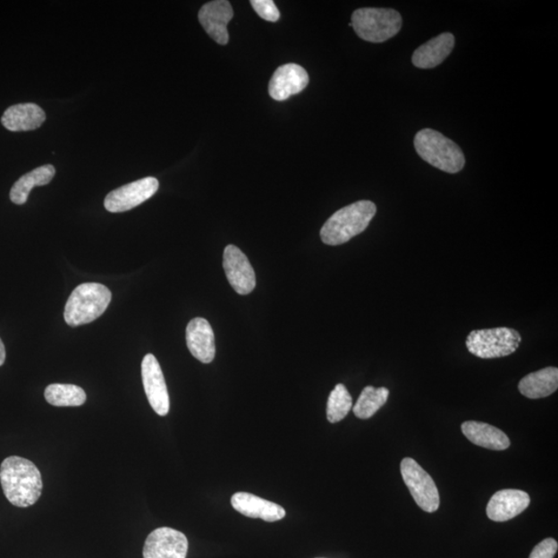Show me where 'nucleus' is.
<instances>
[{
    "label": "nucleus",
    "instance_id": "1a4fd4ad",
    "mask_svg": "<svg viewBox=\"0 0 558 558\" xmlns=\"http://www.w3.org/2000/svg\"><path fill=\"white\" fill-rule=\"evenodd\" d=\"M188 537L182 531L159 528L152 531L144 544V558H186Z\"/></svg>",
    "mask_w": 558,
    "mask_h": 558
},
{
    "label": "nucleus",
    "instance_id": "7ed1b4c3",
    "mask_svg": "<svg viewBox=\"0 0 558 558\" xmlns=\"http://www.w3.org/2000/svg\"><path fill=\"white\" fill-rule=\"evenodd\" d=\"M417 154L425 162L443 172L455 174L465 165V157L460 146L440 131L424 129L414 140Z\"/></svg>",
    "mask_w": 558,
    "mask_h": 558
},
{
    "label": "nucleus",
    "instance_id": "5701e85b",
    "mask_svg": "<svg viewBox=\"0 0 558 558\" xmlns=\"http://www.w3.org/2000/svg\"><path fill=\"white\" fill-rule=\"evenodd\" d=\"M389 394V390L385 387H365L353 409L355 416L362 420L375 416L386 404Z\"/></svg>",
    "mask_w": 558,
    "mask_h": 558
},
{
    "label": "nucleus",
    "instance_id": "9d476101",
    "mask_svg": "<svg viewBox=\"0 0 558 558\" xmlns=\"http://www.w3.org/2000/svg\"><path fill=\"white\" fill-rule=\"evenodd\" d=\"M142 381L146 396L159 416H167L170 410V398L161 365L156 358L148 354L142 361Z\"/></svg>",
    "mask_w": 558,
    "mask_h": 558
},
{
    "label": "nucleus",
    "instance_id": "0eeeda50",
    "mask_svg": "<svg viewBox=\"0 0 558 558\" xmlns=\"http://www.w3.org/2000/svg\"><path fill=\"white\" fill-rule=\"evenodd\" d=\"M402 479L414 501L423 511L435 513L440 508L441 498L433 478L413 458H404L401 463Z\"/></svg>",
    "mask_w": 558,
    "mask_h": 558
},
{
    "label": "nucleus",
    "instance_id": "bb28decb",
    "mask_svg": "<svg viewBox=\"0 0 558 558\" xmlns=\"http://www.w3.org/2000/svg\"><path fill=\"white\" fill-rule=\"evenodd\" d=\"M5 361V348L2 340H0V367L4 365Z\"/></svg>",
    "mask_w": 558,
    "mask_h": 558
},
{
    "label": "nucleus",
    "instance_id": "39448f33",
    "mask_svg": "<svg viewBox=\"0 0 558 558\" xmlns=\"http://www.w3.org/2000/svg\"><path fill=\"white\" fill-rule=\"evenodd\" d=\"M351 24L364 41L384 43L401 31L402 17L392 9L364 8L353 13Z\"/></svg>",
    "mask_w": 558,
    "mask_h": 558
},
{
    "label": "nucleus",
    "instance_id": "a878e982",
    "mask_svg": "<svg viewBox=\"0 0 558 558\" xmlns=\"http://www.w3.org/2000/svg\"><path fill=\"white\" fill-rule=\"evenodd\" d=\"M558 549L557 541L553 537L545 539L531 551L529 558H554Z\"/></svg>",
    "mask_w": 558,
    "mask_h": 558
},
{
    "label": "nucleus",
    "instance_id": "393cba45",
    "mask_svg": "<svg viewBox=\"0 0 558 558\" xmlns=\"http://www.w3.org/2000/svg\"><path fill=\"white\" fill-rule=\"evenodd\" d=\"M250 4L257 14L268 22H276L281 18L274 0H251Z\"/></svg>",
    "mask_w": 558,
    "mask_h": 558
},
{
    "label": "nucleus",
    "instance_id": "4468645a",
    "mask_svg": "<svg viewBox=\"0 0 558 558\" xmlns=\"http://www.w3.org/2000/svg\"><path fill=\"white\" fill-rule=\"evenodd\" d=\"M530 503V497L523 490L503 489L497 491L490 498L486 513L490 520L504 522L513 520L526 511Z\"/></svg>",
    "mask_w": 558,
    "mask_h": 558
},
{
    "label": "nucleus",
    "instance_id": "ddd939ff",
    "mask_svg": "<svg viewBox=\"0 0 558 558\" xmlns=\"http://www.w3.org/2000/svg\"><path fill=\"white\" fill-rule=\"evenodd\" d=\"M232 16L234 11L227 0H215L204 4L198 15L205 31L219 45L229 42L228 24Z\"/></svg>",
    "mask_w": 558,
    "mask_h": 558
},
{
    "label": "nucleus",
    "instance_id": "2eb2a0df",
    "mask_svg": "<svg viewBox=\"0 0 558 558\" xmlns=\"http://www.w3.org/2000/svg\"><path fill=\"white\" fill-rule=\"evenodd\" d=\"M186 343L197 360L208 364L215 360L216 342L214 330L203 317L192 318L186 327Z\"/></svg>",
    "mask_w": 558,
    "mask_h": 558
},
{
    "label": "nucleus",
    "instance_id": "9b49d317",
    "mask_svg": "<svg viewBox=\"0 0 558 558\" xmlns=\"http://www.w3.org/2000/svg\"><path fill=\"white\" fill-rule=\"evenodd\" d=\"M224 269L232 288L239 295H249L256 288V274L247 256L235 245L224 251Z\"/></svg>",
    "mask_w": 558,
    "mask_h": 558
},
{
    "label": "nucleus",
    "instance_id": "6e6552de",
    "mask_svg": "<svg viewBox=\"0 0 558 558\" xmlns=\"http://www.w3.org/2000/svg\"><path fill=\"white\" fill-rule=\"evenodd\" d=\"M158 186V181L154 177H146L123 185L106 197L105 207L112 214L129 211L156 195Z\"/></svg>",
    "mask_w": 558,
    "mask_h": 558
},
{
    "label": "nucleus",
    "instance_id": "4be33fe9",
    "mask_svg": "<svg viewBox=\"0 0 558 558\" xmlns=\"http://www.w3.org/2000/svg\"><path fill=\"white\" fill-rule=\"evenodd\" d=\"M45 398L55 407H80L86 402V393L75 385L52 384L46 388Z\"/></svg>",
    "mask_w": 558,
    "mask_h": 558
},
{
    "label": "nucleus",
    "instance_id": "f257e3e1",
    "mask_svg": "<svg viewBox=\"0 0 558 558\" xmlns=\"http://www.w3.org/2000/svg\"><path fill=\"white\" fill-rule=\"evenodd\" d=\"M0 483L5 497L19 508L32 506L42 495L41 471L23 457L5 458L0 465Z\"/></svg>",
    "mask_w": 558,
    "mask_h": 558
},
{
    "label": "nucleus",
    "instance_id": "dca6fc26",
    "mask_svg": "<svg viewBox=\"0 0 558 558\" xmlns=\"http://www.w3.org/2000/svg\"><path fill=\"white\" fill-rule=\"evenodd\" d=\"M231 503L239 513L255 520L275 522L285 516L284 509L279 504L248 493L235 494Z\"/></svg>",
    "mask_w": 558,
    "mask_h": 558
},
{
    "label": "nucleus",
    "instance_id": "20e7f679",
    "mask_svg": "<svg viewBox=\"0 0 558 558\" xmlns=\"http://www.w3.org/2000/svg\"><path fill=\"white\" fill-rule=\"evenodd\" d=\"M112 294L101 283L78 285L64 309V320L71 327L89 324L101 317L111 302Z\"/></svg>",
    "mask_w": 558,
    "mask_h": 558
},
{
    "label": "nucleus",
    "instance_id": "f03ea898",
    "mask_svg": "<svg viewBox=\"0 0 558 558\" xmlns=\"http://www.w3.org/2000/svg\"><path fill=\"white\" fill-rule=\"evenodd\" d=\"M376 214V206L370 201L345 206L324 224L320 232L322 241L331 247L347 243L368 229Z\"/></svg>",
    "mask_w": 558,
    "mask_h": 558
},
{
    "label": "nucleus",
    "instance_id": "a211bd4d",
    "mask_svg": "<svg viewBox=\"0 0 558 558\" xmlns=\"http://www.w3.org/2000/svg\"><path fill=\"white\" fill-rule=\"evenodd\" d=\"M46 113L37 104H18L6 109L2 117L4 129L10 131H30L41 128Z\"/></svg>",
    "mask_w": 558,
    "mask_h": 558
},
{
    "label": "nucleus",
    "instance_id": "412c9836",
    "mask_svg": "<svg viewBox=\"0 0 558 558\" xmlns=\"http://www.w3.org/2000/svg\"><path fill=\"white\" fill-rule=\"evenodd\" d=\"M55 165H45L28 173L18 179L10 191L11 201L16 205H23L29 200L30 191L35 186L49 184L55 176Z\"/></svg>",
    "mask_w": 558,
    "mask_h": 558
},
{
    "label": "nucleus",
    "instance_id": "423d86ee",
    "mask_svg": "<svg viewBox=\"0 0 558 558\" xmlns=\"http://www.w3.org/2000/svg\"><path fill=\"white\" fill-rule=\"evenodd\" d=\"M521 342L520 332L500 327L471 331L465 344L471 355L481 359H495L514 354Z\"/></svg>",
    "mask_w": 558,
    "mask_h": 558
},
{
    "label": "nucleus",
    "instance_id": "f8f14e48",
    "mask_svg": "<svg viewBox=\"0 0 558 558\" xmlns=\"http://www.w3.org/2000/svg\"><path fill=\"white\" fill-rule=\"evenodd\" d=\"M309 83L308 72L301 65L288 63L279 66L269 82V95L275 101L283 102L298 95Z\"/></svg>",
    "mask_w": 558,
    "mask_h": 558
},
{
    "label": "nucleus",
    "instance_id": "aec40b11",
    "mask_svg": "<svg viewBox=\"0 0 558 558\" xmlns=\"http://www.w3.org/2000/svg\"><path fill=\"white\" fill-rule=\"evenodd\" d=\"M558 388V369L546 368L531 372L518 385L520 393L529 400H540L554 394Z\"/></svg>",
    "mask_w": 558,
    "mask_h": 558
},
{
    "label": "nucleus",
    "instance_id": "b1692460",
    "mask_svg": "<svg viewBox=\"0 0 558 558\" xmlns=\"http://www.w3.org/2000/svg\"><path fill=\"white\" fill-rule=\"evenodd\" d=\"M353 408V398L344 385H336L331 392L327 403V418L330 423H338L348 416Z\"/></svg>",
    "mask_w": 558,
    "mask_h": 558
},
{
    "label": "nucleus",
    "instance_id": "f3484780",
    "mask_svg": "<svg viewBox=\"0 0 558 558\" xmlns=\"http://www.w3.org/2000/svg\"><path fill=\"white\" fill-rule=\"evenodd\" d=\"M454 36L450 32L442 33V35L418 46L411 57V62L418 69H434L449 57L454 49Z\"/></svg>",
    "mask_w": 558,
    "mask_h": 558
},
{
    "label": "nucleus",
    "instance_id": "6ab92c4d",
    "mask_svg": "<svg viewBox=\"0 0 558 558\" xmlns=\"http://www.w3.org/2000/svg\"><path fill=\"white\" fill-rule=\"evenodd\" d=\"M461 431L469 442L485 449L503 451L511 444L503 431L487 423L467 421L461 425Z\"/></svg>",
    "mask_w": 558,
    "mask_h": 558
}]
</instances>
